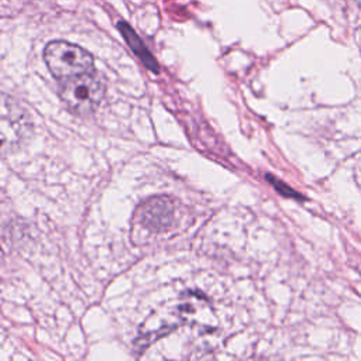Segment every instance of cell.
I'll return each mask as SVG.
<instances>
[{
    "label": "cell",
    "instance_id": "1",
    "mask_svg": "<svg viewBox=\"0 0 361 361\" xmlns=\"http://www.w3.org/2000/svg\"><path fill=\"white\" fill-rule=\"evenodd\" d=\"M58 93L73 114L89 116L94 113L106 94V79L96 71L82 73L61 80Z\"/></svg>",
    "mask_w": 361,
    "mask_h": 361
},
{
    "label": "cell",
    "instance_id": "2",
    "mask_svg": "<svg viewBox=\"0 0 361 361\" xmlns=\"http://www.w3.org/2000/svg\"><path fill=\"white\" fill-rule=\"evenodd\" d=\"M44 61L58 80L94 71V59L85 48L68 41H51L44 49Z\"/></svg>",
    "mask_w": 361,
    "mask_h": 361
},
{
    "label": "cell",
    "instance_id": "3",
    "mask_svg": "<svg viewBox=\"0 0 361 361\" xmlns=\"http://www.w3.org/2000/svg\"><path fill=\"white\" fill-rule=\"evenodd\" d=\"M178 202L169 196H154L142 202L134 212V220L149 233L168 231L176 219Z\"/></svg>",
    "mask_w": 361,
    "mask_h": 361
},
{
    "label": "cell",
    "instance_id": "4",
    "mask_svg": "<svg viewBox=\"0 0 361 361\" xmlns=\"http://www.w3.org/2000/svg\"><path fill=\"white\" fill-rule=\"evenodd\" d=\"M117 28L123 38L126 39L127 45L131 48V51L138 56V59L144 63L145 68H148L151 72L158 73L159 72V65L154 55L149 52V49L145 47L142 39L138 37V34L131 28V25L126 21H118Z\"/></svg>",
    "mask_w": 361,
    "mask_h": 361
},
{
    "label": "cell",
    "instance_id": "5",
    "mask_svg": "<svg viewBox=\"0 0 361 361\" xmlns=\"http://www.w3.org/2000/svg\"><path fill=\"white\" fill-rule=\"evenodd\" d=\"M267 178L269 179V183H272V185L275 186V189H276L279 193H282V195H285V196H290V197L296 196L295 190L290 189V188H288V186H286L285 183H282L281 180H278V179H275L274 176H269V175H267Z\"/></svg>",
    "mask_w": 361,
    "mask_h": 361
},
{
    "label": "cell",
    "instance_id": "6",
    "mask_svg": "<svg viewBox=\"0 0 361 361\" xmlns=\"http://www.w3.org/2000/svg\"><path fill=\"white\" fill-rule=\"evenodd\" d=\"M355 1H357V4L361 7V0H355Z\"/></svg>",
    "mask_w": 361,
    "mask_h": 361
}]
</instances>
